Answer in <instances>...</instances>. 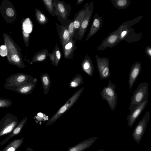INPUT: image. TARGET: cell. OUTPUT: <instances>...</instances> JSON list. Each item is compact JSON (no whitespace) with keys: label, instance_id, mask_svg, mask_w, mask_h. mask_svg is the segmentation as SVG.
<instances>
[{"label":"cell","instance_id":"cell-34","mask_svg":"<svg viewBox=\"0 0 151 151\" xmlns=\"http://www.w3.org/2000/svg\"><path fill=\"white\" fill-rule=\"evenodd\" d=\"M11 59L14 62L16 63H19L20 60L19 56L16 55H13L12 56Z\"/></svg>","mask_w":151,"mask_h":151},{"label":"cell","instance_id":"cell-17","mask_svg":"<svg viewBox=\"0 0 151 151\" xmlns=\"http://www.w3.org/2000/svg\"><path fill=\"white\" fill-rule=\"evenodd\" d=\"M81 68L83 71L89 76H92L94 72V67L90 58L86 56L81 62Z\"/></svg>","mask_w":151,"mask_h":151},{"label":"cell","instance_id":"cell-9","mask_svg":"<svg viewBox=\"0 0 151 151\" xmlns=\"http://www.w3.org/2000/svg\"><path fill=\"white\" fill-rule=\"evenodd\" d=\"M95 57L101 79L103 80L109 78L110 73L109 67V59L105 57L101 58L98 55H96Z\"/></svg>","mask_w":151,"mask_h":151},{"label":"cell","instance_id":"cell-32","mask_svg":"<svg viewBox=\"0 0 151 151\" xmlns=\"http://www.w3.org/2000/svg\"><path fill=\"white\" fill-rule=\"evenodd\" d=\"M145 52L149 58L151 59V47L149 46L146 47Z\"/></svg>","mask_w":151,"mask_h":151},{"label":"cell","instance_id":"cell-7","mask_svg":"<svg viewBox=\"0 0 151 151\" xmlns=\"http://www.w3.org/2000/svg\"><path fill=\"white\" fill-rule=\"evenodd\" d=\"M93 2L88 3L86 8L85 17L82 21L80 27L75 37V40L81 41L87 31L93 10Z\"/></svg>","mask_w":151,"mask_h":151},{"label":"cell","instance_id":"cell-3","mask_svg":"<svg viewBox=\"0 0 151 151\" xmlns=\"http://www.w3.org/2000/svg\"><path fill=\"white\" fill-rule=\"evenodd\" d=\"M116 86L112 83L110 79L106 87L103 88L101 92V95L103 100L108 103L110 109L113 111L115 109L117 102V94L115 88Z\"/></svg>","mask_w":151,"mask_h":151},{"label":"cell","instance_id":"cell-31","mask_svg":"<svg viewBox=\"0 0 151 151\" xmlns=\"http://www.w3.org/2000/svg\"><path fill=\"white\" fill-rule=\"evenodd\" d=\"M68 29L70 35V39H73L75 33V30L73 25V21L70 22L68 26Z\"/></svg>","mask_w":151,"mask_h":151},{"label":"cell","instance_id":"cell-18","mask_svg":"<svg viewBox=\"0 0 151 151\" xmlns=\"http://www.w3.org/2000/svg\"><path fill=\"white\" fill-rule=\"evenodd\" d=\"M76 40L71 39L63 47L64 56L65 58L70 59L73 57V53L77 47L76 45Z\"/></svg>","mask_w":151,"mask_h":151},{"label":"cell","instance_id":"cell-30","mask_svg":"<svg viewBox=\"0 0 151 151\" xmlns=\"http://www.w3.org/2000/svg\"><path fill=\"white\" fill-rule=\"evenodd\" d=\"M12 103V101L8 99L0 98V108L9 107Z\"/></svg>","mask_w":151,"mask_h":151},{"label":"cell","instance_id":"cell-19","mask_svg":"<svg viewBox=\"0 0 151 151\" xmlns=\"http://www.w3.org/2000/svg\"><path fill=\"white\" fill-rule=\"evenodd\" d=\"M88 3L85 4L83 9H81L75 15L73 21V25L75 32L78 30L85 17L87 6Z\"/></svg>","mask_w":151,"mask_h":151},{"label":"cell","instance_id":"cell-16","mask_svg":"<svg viewBox=\"0 0 151 151\" xmlns=\"http://www.w3.org/2000/svg\"><path fill=\"white\" fill-rule=\"evenodd\" d=\"M56 24L60 43L63 47L70 40V35L68 29V25H59L57 23Z\"/></svg>","mask_w":151,"mask_h":151},{"label":"cell","instance_id":"cell-27","mask_svg":"<svg viewBox=\"0 0 151 151\" xmlns=\"http://www.w3.org/2000/svg\"><path fill=\"white\" fill-rule=\"evenodd\" d=\"M83 77L78 74L73 77L69 83V88H76L83 84Z\"/></svg>","mask_w":151,"mask_h":151},{"label":"cell","instance_id":"cell-23","mask_svg":"<svg viewBox=\"0 0 151 151\" xmlns=\"http://www.w3.org/2000/svg\"><path fill=\"white\" fill-rule=\"evenodd\" d=\"M40 79L43 87L44 94L45 95L48 93L50 86V76L47 73H45L41 76Z\"/></svg>","mask_w":151,"mask_h":151},{"label":"cell","instance_id":"cell-12","mask_svg":"<svg viewBox=\"0 0 151 151\" xmlns=\"http://www.w3.org/2000/svg\"><path fill=\"white\" fill-rule=\"evenodd\" d=\"M37 81V79L35 78L34 80L31 82L27 83L17 86L12 87L8 89L12 90L22 94H31L35 86Z\"/></svg>","mask_w":151,"mask_h":151},{"label":"cell","instance_id":"cell-13","mask_svg":"<svg viewBox=\"0 0 151 151\" xmlns=\"http://www.w3.org/2000/svg\"><path fill=\"white\" fill-rule=\"evenodd\" d=\"M142 69L140 63L136 62L132 65L129 72V88L131 90L138 76Z\"/></svg>","mask_w":151,"mask_h":151},{"label":"cell","instance_id":"cell-6","mask_svg":"<svg viewBox=\"0 0 151 151\" xmlns=\"http://www.w3.org/2000/svg\"><path fill=\"white\" fill-rule=\"evenodd\" d=\"M35 78L28 75L22 73H17L11 75L6 80L4 86L8 89L12 87L17 86L23 84L31 82Z\"/></svg>","mask_w":151,"mask_h":151},{"label":"cell","instance_id":"cell-15","mask_svg":"<svg viewBox=\"0 0 151 151\" xmlns=\"http://www.w3.org/2000/svg\"><path fill=\"white\" fill-rule=\"evenodd\" d=\"M97 137L90 138L70 147L67 151H83L90 147L97 139Z\"/></svg>","mask_w":151,"mask_h":151},{"label":"cell","instance_id":"cell-35","mask_svg":"<svg viewBox=\"0 0 151 151\" xmlns=\"http://www.w3.org/2000/svg\"><path fill=\"white\" fill-rule=\"evenodd\" d=\"M7 49H0V54L2 56H5L7 55Z\"/></svg>","mask_w":151,"mask_h":151},{"label":"cell","instance_id":"cell-11","mask_svg":"<svg viewBox=\"0 0 151 151\" xmlns=\"http://www.w3.org/2000/svg\"><path fill=\"white\" fill-rule=\"evenodd\" d=\"M147 98L142 103L137 107L130 114L127 115V123L129 127H131L133 125L136 120L145 109L148 103Z\"/></svg>","mask_w":151,"mask_h":151},{"label":"cell","instance_id":"cell-39","mask_svg":"<svg viewBox=\"0 0 151 151\" xmlns=\"http://www.w3.org/2000/svg\"><path fill=\"white\" fill-rule=\"evenodd\" d=\"M6 48V47L5 45H1L0 47V49H5Z\"/></svg>","mask_w":151,"mask_h":151},{"label":"cell","instance_id":"cell-21","mask_svg":"<svg viewBox=\"0 0 151 151\" xmlns=\"http://www.w3.org/2000/svg\"><path fill=\"white\" fill-rule=\"evenodd\" d=\"M50 59L52 61L51 64L57 67L60 59L61 55L59 48L57 43L52 52L49 54Z\"/></svg>","mask_w":151,"mask_h":151},{"label":"cell","instance_id":"cell-33","mask_svg":"<svg viewBox=\"0 0 151 151\" xmlns=\"http://www.w3.org/2000/svg\"><path fill=\"white\" fill-rule=\"evenodd\" d=\"M7 15L9 17H12L14 15V12L12 9L8 8L6 10Z\"/></svg>","mask_w":151,"mask_h":151},{"label":"cell","instance_id":"cell-26","mask_svg":"<svg viewBox=\"0 0 151 151\" xmlns=\"http://www.w3.org/2000/svg\"><path fill=\"white\" fill-rule=\"evenodd\" d=\"M42 1L48 12L52 16L56 15L54 0H42Z\"/></svg>","mask_w":151,"mask_h":151},{"label":"cell","instance_id":"cell-20","mask_svg":"<svg viewBox=\"0 0 151 151\" xmlns=\"http://www.w3.org/2000/svg\"><path fill=\"white\" fill-rule=\"evenodd\" d=\"M27 119L28 118L27 117L24 118L19 123L11 133L7 137L1 142L0 143V145H2L4 144L11 138L18 134L20 132L22 128L26 123Z\"/></svg>","mask_w":151,"mask_h":151},{"label":"cell","instance_id":"cell-22","mask_svg":"<svg viewBox=\"0 0 151 151\" xmlns=\"http://www.w3.org/2000/svg\"><path fill=\"white\" fill-rule=\"evenodd\" d=\"M24 137L19 139L14 140L6 146L2 151H16L22 144Z\"/></svg>","mask_w":151,"mask_h":151},{"label":"cell","instance_id":"cell-38","mask_svg":"<svg viewBox=\"0 0 151 151\" xmlns=\"http://www.w3.org/2000/svg\"><path fill=\"white\" fill-rule=\"evenodd\" d=\"M26 151H34L30 147H28L26 149Z\"/></svg>","mask_w":151,"mask_h":151},{"label":"cell","instance_id":"cell-37","mask_svg":"<svg viewBox=\"0 0 151 151\" xmlns=\"http://www.w3.org/2000/svg\"><path fill=\"white\" fill-rule=\"evenodd\" d=\"M23 34L25 37H29V34L27 33L24 31H23Z\"/></svg>","mask_w":151,"mask_h":151},{"label":"cell","instance_id":"cell-5","mask_svg":"<svg viewBox=\"0 0 151 151\" xmlns=\"http://www.w3.org/2000/svg\"><path fill=\"white\" fill-rule=\"evenodd\" d=\"M19 123L16 116L6 114L0 121V137L11 133Z\"/></svg>","mask_w":151,"mask_h":151},{"label":"cell","instance_id":"cell-1","mask_svg":"<svg viewBox=\"0 0 151 151\" xmlns=\"http://www.w3.org/2000/svg\"><path fill=\"white\" fill-rule=\"evenodd\" d=\"M148 83L146 82H142L134 91L129 108L130 113L148 98Z\"/></svg>","mask_w":151,"mask_h":151},{"label":"cell","instance_id":"cell-25","mask_svg":"<svg viewBox=\"0 0 151 151\" xmlns=\"http://www.w3.org/2000/svg\"><path fill=\"white\" fill-rule=\"evenodd\" d=\"M49 54L46 49L42 50L35 54L32 60V62H42L46 59Z\"/></svg>","mask_w":151,"mask_h":151},{"label":"cell","instance_id":"cell-36","mask_svg":"<svg viewBox=\"0 0 151 151\" xmlns=\"http://www.w3.org/2000/svg\"><path fill=\"white\" fill-rule=\"evenodd\" d=\"M84 0H78L77 1V4L78 5H79L82 3Z\"/></svg>","mask_w":151,"mask_h":151},{"label":"cell","instance_id":"cell-2","mask_svg":"<svg viewBox=\"0 0 151 151\" xmlns=\"http://www.w3.org/2000/svg\"><path fill=\"white\" fill-rule=\"evenodd\" d=\"M84 89L83 87L76 91L50 119L46 124L47 125H51L63 114L67 111L76 103L82 93Z\"/></svg>","mask_w":151,"mask_h":151},{"label":"cell","instance_id":"cell-24","mask_svg":"<svg viewBox=\"0 0 151 151\" xmlns=\"http://www.w3.org/2000/svg\"><path fill=\"white\" fill-rule=\"evenodd\" d=\"M114 7L119 9H124L127 8L130 4L129 0H110Z\"/></svg>","mask_w":151,"mask_h":151},{"label":"cell","instance_id":"cell-10","mask_svg":"<svg viewBox=\"0 0 151 151\" xmlns=\"http://www.w3.org/2000/svg\"><path fill=\"white\" fill-rule=\"evenodd\" d=\"M119 36V33L117 29L110 33L102 41L97 50H103L107 47L112 48L114 47L120 41Z\"/></svg>","mask_w":151,"mask_h":151},{"label":"cell","instance_id":"cell-29","mask_svg":"<svg viewBox=\"0 0 151 151\" xmlns=\"http://www.w3.org/2000/svg\"><path fill=\"white\" fill-rule=\"evenodd\" d=\"M24 31L27 33H29L32 31V25L29 18L26 19L23 24Z\"/></svg>","mask_w":151,"mask_h":151},{"label":"cell","instance_id":"cell-40","mask_svg":"<svg viewBox=\"0 0 151 151\" xmlns=\"http://www.w3.org/2000/svg\"><path fill=\"white\" fill-rule=\"evenodd\" d=\"M98 151H105V150H104L102 149V150H99Z\"/></svg>","mask_w":151,"mask_h":151},{"label":"cell","instance_id":"cell-28","mask_svg":"<svg viewBox=\"0 0 151 151\" xmlns=\"http://www.w3.org/2000/svg\"><path fill=\"white\" fill-rule=\"evenodd\" d=\"M35 10L36 19L38 22L41 25L47 23L48 19L46 16L39 9L36 8Z\"/></svg>","mask_w":151,"mask_h":151},{"label":"cell","instance_id":"cell-4","mask_svg":"<svg viewBox=\"0 0 151 151\" xmlns=\"http://www.w3.org/2000/svg\"><path fill=\"white\" fill-rule=\"evenodd\" d=\"M54 1L56 9V15L62 25L67 26L66 24L70 22L68 19L71 10L70 5L66 4L63 1L59 0H54Z\"/></svg>","mask_w":151,"mask_h":151},{"label":"cell","instance_id":"cell-8","mask_svg":"<svg viewBox=\"0 0 151 151\" xmlns=\"http://www.w3.org/2000/svg\"><path fill=\"white\" fill-rule=\"evenodd\" d=\"M150 117L149 112H146L143 118L139 121L133 130L132 137L134 140L137 143H139L141 140Z\"/></svg>","mask_w":151,"mask_h":151},{"label":"cell","instance_id":"cell-14","mask_svg":"<svg viewBox=\"0 0 151 151\" xmlns=\"http://www.w3.org/2000/svg\"><path fill=\"white\" fill-rule=\"evenodd\" d=\"M103 22L102 16H99L98 13L94 15L93 23L86 40L87 41L91 37L95 34L100 29Z\"/></svg>","mask_w":151,"mask_h":151}]
</instances>
